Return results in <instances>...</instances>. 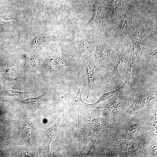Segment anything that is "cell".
I'll return each mask as SVG.
<instances>
[{
  "label": "cell",
  "mask_w": 157,
  "mask_h": 157,
  "mask_svg": "<svg viewBox=\"0 0 157 157\" xmlns=\"http://www.w3.org/2000/svg\"><path fill=\"white\" fill-rule=\"evenodd\" d=\"M156 87L148 89L143 87L141 88L135 95L133 102L124 114L130 115L145 106H149L151 100L156 97Z\"/></svg>",
  "instance_id": "cell-1"
},
{
  "label": "cell",
  "mask_w": 157,
  "mask_h": 157,
  "mask_svg": "<svg viewBox=\"0 0 157 157\" xmlns=\"http://www.w3.org/2000/svg\"><path fill=\"white\" fill-rule=\"evenodd\" d=\"M82 62L85 69L88 82V95L90 92L96 90L99 86L101 68L98 67L95 65L92 55L83 59Z\"/></svg>",
  "instance_id": "cell-2"
},
{
  "label": "cell",
  "mask_w": 157,
  "mask_h": 157,
  "mask_svg": "<svg viewBox=\"0 0 157 157\" xmlns=\"http://www.w3.org/2000/svg\"><path fill=\"white\" fill-rule=\"evenodd\" d=\"M74 62L70 56L58 55L49 59L45 64L44 72L49 78L52 74L66 67L70 66Z\"/></svg>",
  "instance_id": "cell-3"
},
{
  "label": "cell",
  "mask_w": 157,
  "mask_h": 157,
  "mask_svg": "<svg viewBox=\"0 0 157 157\" xmlns=\"http://www.w3.org/2000/svg\"><path fill=\"white\" fill-rule=\"evenodd\" d=\"M112 51L110 47L106 44L97 46L92 58L94 63L98 68H106L112 63Z\"/></svg>",
  "instance_id": "cell-4"
},
{
  "label": "cell",
  "mask_w": 157,
  "mask_h": 157,
  "mask_svg": "<svg viewBox=\"0 0 157 157\" xmlns=\"http://www.w3.org/2000/svg\"><path fill=\"white\" fill-rule=\"evenodd\" d=\"M129 102L128 98L119 94L105 105L96 107V109L103 114L114 115V113L124 108L128 105Z\"/></svg>",
  "instance_id": "cell-5"
},
{
  "label": "cell",
  "mask_w": 157,
  "mask_h": 157,
  "mask_svg": "<svg viewBox=\"0 0 157 157\" xmlns=\"http://www.w3.org/2000/svg\"><path fill=\"white\" fill-rule=\"evenodd\" d=\"M71 104V103L62 116L57 120L54 124L49 128H45L43 131L44 141L42 146V150L44 154L49 157L51 156L50 150L51 143L56 135L58 128L62 118Z\"/></svg>",
  "instance_id": "cell-6"
},
{
  "label": "cell",
  "mask_w": 157,
  "mask_h": 157,
  "mask_svg": "<svg viewBox=\"0 0 157 157\" xmlns=\"http://www.w3.org/2000/svg\"><path fill=\"white\" fill-rule=\"evenodd\" d=\"M76 134V139L80 145L86 146L91 141L97 132L92 126L79 120Z\"/></svg>",
  "instance_id": "cell-7"
},
{
  "label": "cell",
  "mask_w": 157,
  "mask_h": 157,
  "mask_svg": "<svg viewBox=\"0 0 157 157\" xmlns=\"http://www.w3.org/2000/svg\"><path fill=\"white\" fill-rule=\"evenodd\" d=\"M129 53V50L128 49L122 51L119 56L114 68L106 82V85H110L114 83L117 77L123 70L125 69L128 60Z\"/></svg>",
  "instance_id": "cell-8"
},
{
  "label": "cell",
  "mask_w": 157,
  "mask_h": 157,
  "mask_svg": "<svg viewBox=\"0 0 157 157\" xmlns=\"http://www.w3.org/2000/svg\"><path fill=\"white\" fill-rule=\"evenodd\" d=\"M128 84L129 83L125 79L124 84L118 89L115 90H111L104 93L100 96L98 100L94 103L88 104L84 101L82 104V106L90 108H93L99 103L106 100L113 96H117L122 94Z\"/></svg>",
  "instance_id": "cell-9"
},
{
  "label": "cell",
  "mask_w": 157,
  "mask_h": 157,
  "mask_svg": "<svg viewBox=\"0 0 157 157\" xmlns=\"http://www.w3.org/2000/svg\"><path fill=\"white\" fill-rule=\"evenodd\" d=\"M89 123L91 126L93 127L97 132L106 128H114L115 126L112 123L111 120L109 118L95 117L92 119Z\"/></svg>",
  "instance_id": "cell-10"
},
{
  "label": "cell",
  "mask_w": 157,
  "mask_h": 157,
  "mask_svg": "<svg viewBox=\"0 0 157 157\" xmlns=\"http://www.w3.org/2000/svg\"><path fill=\"white\" fill-rule=\"evenodd\" d=\"M23 127L24 131L29 136L35 138V131L32 123L29 120L24 119L22 121Z\"/></svg>",
  "instance_id": "cell-11"
},
{
  "label": "cell",
  "mask_w": 157,
  "mask_h": 157,
  "mask_svg": "<svg viewBox=\"0 0 157 157\" xmlns=\"http://www.w3.org/2000/svg\"><path fill=\"white\" fill-rule=\"evenodd\" d=\"M45 95V94L44 93L37 97L22 100V102L28 106L35 108L38 106Z\"/></svg>",
  "instance_id": "cell-12"
},
{
  "label": "cell",
  "mask_w": 157,
  "mask_h": 157,
  "mask_svg": "<svg viewBox=\"0 0 157 157\" xmlns=\"http://www.w3.org/2000/svg\"><path fill=\"white\" fill-rule=\"evenodd\" d=\"M67 149L69 156H81V155L78 153L75 147L72 144H69L67 147Z\"/></svg>",
  "instance_id": "cell-13"
},
{
  "label": "cell",
  "mask_w": 157,
  "mask_h": 157,
  "mask_svg": "<svg viewBox=\"0 0 157 157\" xmlns=\"http://www.w3.org/2000/svg\"><path fill=\"white\" fill-rule=\"evenodd\" d=\"M157 114L156 115L154 118L151 120V130L154 133L156 137H157Z\"/></svg>",
  "instance_id": "cell-14"
},
{
  "label": "cell",
  "mask_w": 157,
  "mask_h": 157,
  "mask_svg": "<svg viewBox=\"0 0 157 157\" xmlns=\"http://www.w3.org/2000/svg\"><path fill=\"white\" fill-rule=\"evenodd\" d=\"M150 151L151 155L154 156H157V144L155 142H151L150 147Z\"/></svg>",
  "instance_id": "cell-15"
},
{
  "label": "cell",
  "mask_w": 157,
  "mask_h": 157,
  "mask_svg": "<svg viewBox=\"0 0 157 157\" xmlns=\"http://www.w3.org/2000/svg\"><path fill=\"white\" fill-rule=\"evenodd\" d=\"M138 124L135 123L129 126L127 129V132L128 133H133L136 130L138 127Z\"/></svg>",
  "instance_id": "cell-16"
},
{
  "label": "cell",
  "mask_w": 157,
  "mask_h": 157,
  "mask_svg": "<svg viewBox=\"0 0 157 157\" xmlns=\"http://www.w3.org/2000/svg\"><path fill=\"white\" fill-rule=\"evenodd\" d=\"M151 55L155 57H157V49H155L151 53Z\"/></svg>",
  "instance_id": "cell-17"
}]
</instances>
